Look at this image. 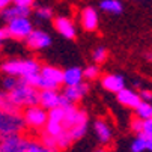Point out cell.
<instances>
[{
    "label": "cell",
    "mask_w": 152,
    "mask_h": 152,
    "mask_svg": "<svg viewBox=\"0 0 152 152\" xmlns=\"http://www.w3.org/2000/svg\"><path fill=\"white\" fill-rule=\"evenodd\" d=\"M11 99L20 107H30L39 104V89H36L35 86L26 83V81H18L17 86L8 92Z\"/></svg>",
    "instance_id": "1"
},
{
    "label": "cell",
    "mask_w": 152,
    "mask_h": 152,
    "mask_svg": "<svg viewBox=\"0 0 152 152\" xmlns=\"http://www.w3.org/2000/svg\"><path fill=\"white\" fill-rule=\"evenodd\" d=\"M0 68L8 75H15L18 78H23L26 75L39 72L41 65L35 59H11L3 62Z\"/></svg>",
    "instance_id": "2"
},
{
    "label": "cell",
    "mask_w": 152,
    "mask_h": 152,
    "mask_svg": "<svg viewBox=\"0 0 152 152\" xmlns=\"http://www.w3.org/2000/svg\"><path fill=\"white\" fill-rule=\"evenodd\" d=\"M26 129V124L21 113H5L0 112V139L21 134Z\"/></svg>",
    "instance_id": "3"
},
{
    "label": "cell",
    "mask_w": 152,
    "mask_h": 152,
    "mask_svg": "<svg viewBox=\"0 0 152 152\" xmlns=\"http://www.w3.org/2000/svg\"><path fill=\"white\" fill-rule=\"evenodd\" d=\"M23 119L26 124V128H32V129H42L48 119L47 116V110L44 107H41L39 104L36 105H30V107H24V113H23Z\"/></svg>",
    "instance_id": "4"
},
{
    "label": "cell",
    "mask_w": 152,
    "mask_h": 152,
    "mask_svg": "<svg viewBox=\"0 0 152 152\" xmlns=\"http://www.w3.org/2000/svg\"><path fill=\"white\" fill-rule=\"evenodd\" d=\"M8 33H9V38H14V39H24L33 29V24L32 21L29 20V17H17V18H12L8 21Z\"/></svg>",
    "instance_id": "5"
},
{
    "label": "cell",
    "mask_w": 152,
    "mask_h": 152,
    "mask_svg": "<svg viewBox=\"0 0 152 152\" xmlns=\"http://www.w3.org/2000/svg\"><path fill=\"white\" fill-rule=\"evenodd\" d=\"M65 108V116H63V128L69 129L71 126L74 125H78V124H88V113L81 108H77L74 104H69Z\"/></svg>",
    "instance_id": "6"
},
{
    "label": "cell",
    "mask_w": 152,
    "mask_h": 152,
    "mask_svg": "<svg viewBox=\"0 0 152 152\" xmlns=\"http://www.w3.org/2000/svg\"><path fill=\"white\" fill-rule=\"evenodd\" d=\"M24 41H26V45L32 50H44L50 47L51 44L50 35H47L42 30H36V29H32V32L24 38Z\"/></svg>",
    "instance_id": "7"
},
{
    "label": "cell",
    "mask_w": 152,
    "mask_h": 152,
    "mask_svg": "<svg viewBox=\"0 0 152 152\" xmlns=\"http://www.w3.org/2000/svg\"><path fill=\"white\" fill-rule=\"evenodd\" d=\"M27 139L23 134H12L0 139V152H24Z\"/></svg>",
    "instance_id": "8"
},
{
    "label": "cell",
    "mask_w": 152,
    "mask_h": 152,
    "mask_svg": "<svg viewBox=\"0 0 152 152\" xmlns=\"http://www.w3.org/2000/svg\"><path fill=\"white\" fill-rule=\"evenodd\" d=\"M89 91V86L86 83H78V84H74V86H65V91L62 92V95L66 98L71 104H75L78 102Z\"/></svg>",
    "instance_id": "9"
},
{
    "label": "cell",
    "mask_w": 152,
    "mask_h": 152,
    "mask_svg": "<svg viewBox=\"0 0 152 152\" xmlns=\"http://www.w3.org/2000/svg\"><path fill=\"white\" fill-rule=\"evenodd\" d=\"M101 84L105 91L118 94L121 89L125 88V77L121 75V74H107V75L102 77Z\"/></svg>",
    "instance_id": "10"
},
{
    "label": "cell",
    "mask_w": 152,
    "mask_h": 152,
    "mask_svg": "<svg viewBox=\"0 0 152 152\" xmlns=\"http://www.w3.org/2000/svg\"><path fill=\"white\" fill-rule=\"evenodd\" d=\"M54 29L63 38H66V39H74L75 38V33H77L74 23L68 17H57L54 20Z\"/></svg>",
    "instance_id": "11"
},
{
    "label": "cell",
    "mask_w": 152,
    "mask_h": 152,
    "mask_svg": "<svg viewBox=\"0 0 152 152\" xmlns=\"http://www.w3.org/2000/svg\"><path fill=\"white\" fill-rule=\"evenodd\" d=\"M30 12H32V8H29V6H20V5L11 3L9 6H6L5 9L0 11V18L5 21H9V20L17 18V17H29Z\"/></svg>",
    "instance_id": "12"
},
{
    "label": "cell",
    "mask_w": 152,
    "mask_h": 152,
    "mask_svg": "<svg viewBox=\"0 0 152 152\" xmlns=\"http://www.w3.org/2000/svg\"><path fill=\"white\" fill-rule=\"evenodd\" d=\"M116 96H118V101H119L122 105L129 107V108H136V107L142 102L140 95L136 94L133 89H128V88L121 89V91L116 94Z\"/></svg>",
    "instance_id": "13"
},
{
    "label": "cell",
    "mask_w": 152,
    "mask_h": 152,
    "mask_svg": "<svg viewBox=\"0 0 152 152\" xmlns=\"http://www.w3.org/2000/svg\"><path fill=\"white\" fill-rule=\"evenodd\" d=\"M98 23H99V18H98V12L88 6L81 11V24L84 27V30L88 32H94L98 29Z\"/></svg>",
    "instance_id": "14"
},
{
    "label": "cell",
    "mask_w": 152,
    "mask_h": 152,
    "mask_svg": "<svg viewBox=\"0 0 152 152\" xmlns=\"http://www.w3.org/2000/svg\"><path fill=\"white\" fill-rule=\"evenodd\" d=\"M60 104V94L57 91H39V105L44 107L45 110H50L53 107H57Z\"/></svg>",
    "instance_id": "15"
},
{
    "label": "cell",
    "mask_w": 152,
    "mask_h": 152,
    "mask_svg": "<svg viewBox=\"0 0 152 152\" xmlns=\"http://www.w3.org/2000/svg\"><path fill=\"white\" fill-rule=\"evenodd\" d=\"M83 81V69L78 66H71L63 71V78H62V84L65 86H74Z\"/></svg>",
    "instance_id": "16"
},
{
    "label": "cell",
    "mask_w": 152,
    "mask_h": 152,
    "mask_svg": "<svg viewBox=\"0 0 152 152\" xmlns=\"http://www.w3.org/2000/svg\"><path fill=\"white\" fill-rule=\"evenodd\" d=\"M94 128H95V133H96L98 140H99L102 145L110 143V140H112V128L108 126L107 122H104L102 119H98V121L94 124Z\"/></svg>",
    "instance_id": "17"
},
{
    "label": "cell",
    "mask_w": 152,
    "mask_h": 152,
    "mask_svg": "<svg viewBox=\"0 0 152 152\" xmlns=\"http://www.w3.org/2000/svg\"><path fill=\"white\" fill-rule=\"evenodd\" d=\"M39 74L42 77H45L51 81H54L56 84H62V78H63V71L56 68V66H51V65H44V66L39 68Z\"/></svg>",
    "instance_id": "18"
},
{
    "label": "cell",
    "mask_w": 152,
    "mask_h": 152,
    "mask_svg": "<svg viewBox=\"0 0 152 152\" xmlns=\"http://www.w3.org/2000/svg\"><path fill=\"white\" fill-rule=\"evenodd\" d=\"M0 112H5V113H21V108L11 99L9 94L5 92H0Z\"/></svg>",
    "instance_id": "19"
},
{
    "label": "cell",
    "mask_w": 152,
    "mask_h": 152,
    "mask_svg": "<svg viewBox=\"0 0 152 152\" xmlns=\"http://www.w3.org/2000/svg\"><path fill=\"white\" fill-rule=\"evenodd\" d=\"M99 8L108 14H121L124 11V5L121 0H101Z\"/></svg>",
    "instance_id": "20"
},
{
    "label": "cell",
    "mask_w": 152,
    "mask_h": 152,
    "mask_svg": "<svg viewBox=\"0 0 152 152\" xmlns=\"http://www.w3.org/2000/svg\"><path fill=\"white\" fill-rule=\"evenodd\" d=\"M54 139H56V145H57V149H59V151L69 148V146H71V143L74 142V140H72V137H71L69 129H66V128H63V129H62V131H60Z\"/></svg>",
    "instance_id": "21"
},
{
    "label": "cell",
    "mask_w": 152,
    "mask_h": 152,
    "mask_svg": "<svg viewBox=\"0 0 152 152\" xmlns=\"http://www.w3.org/2000/svg\"><path fill=\"white\" fill-rule=\"evenodd\" d=\"M24 152H59V151L47 148L45 145H42L38 140H29L27 139V143L24 146Z\"/></svg>",
    "instance_id": "22"
},
{
    "label": "cell",
    "mask_w": 152,
    "mask_h": 152,
    "mask_svg": "<svg viewBox=\"0 0 152 152\" xmlns=\"http://www.w3.org/2000/svg\"><path fill=\"white\" fill-rule=\"evenodd\" d=\"M136 116L140 118V119H148V118H152V102H148V101H142L136 108Z\"/></svg>",
    "instance_id": "23"
},
{
    "label": "cell",
    "mask_w": 152,
    "mask_h": 152,
    "mask_svg": "<svg viewBox=\"0 0 152 152\" xmlns=\"http://www.w3.org/2000/svg\"><path fill=\"white\" fill-rule=\"evenodd\" d=\"M62 129H63V125H62L60 122H56V121H50V119H47L44 128H42V131L47 133V134H50V136H53V137H56V136L62 131Z\"/></svg>",
    "instance_id": "24"
},
{
    "label": "cell",
    "mask_w": 152,
    "mask_h": 152,
    "mask_svg": "<svg viewBox=\"0 0 152 152\" xmlns=\"http://www.w3.org/2000/svg\"><path fill=\"white\" fill-rule=\"evenodd\" d=\"M86 131H88V124H78V125H74L69 128V133H71V137L74 142L83 139Z\"/></svg>",
    "instance_id": "25"
},
{
    "label": "cell",
    "mask_w": 152,
    "mask_h": 152,
    "mask_svg": "<svg viewBox=\"0 0 152 152\" xmlns=\"http://www.w3.org/2000/svg\"><path fill=\"white\" fill-rule=\"evenodd\" d=\"M146 146H148V139L143 134H137V137L131 143V152H145Z\"/></svg>",
    "instance_id": "26"
},
{
    "label": "cell",
    "mask_w": 152,
    "mask_h": 152,
    "mask_svg": "<svg viewBox=\"0 0 152 152\" xmlns=\"http://www.w3.org/2000/svg\"><path fill=\"white\" fill-rule=\"evenodd\" d=\"M18 81H20L18 77H15V75H8V74H6V77H5L3 81H2V88H3V91L9 92V91H12L15 86H17Z\"/></svg>",
    "instance_id": "27"
},
{
    "label": "cell",
    "mask_w": 152,
    "mask_h": 152,
    "mask_svg": "<svg viewBox=\"0 0 152 152\" xmlns=\"http://www.w3.org/2000/svg\"><path fill=\"white\" fill-rule=\"evenodd\" d=\"M98 77H99V66H96V65H91L86 69H83V78L96 80Z\"/></svg>",
    "instance_id": "28"
},
{
    "label": "cell",
    "mask_w": 152,
    "mask_h": 152,
    "mask_svg": "<svg viewBox=\"0 0 152 152\" xmlns=\"http://www.w3.org/2000/svg\"><path fill=\"white\" fill-rule=\"evenodd\" d=\"M92 59H94V62L96 65L105 62V59H107V50L104 47H96L94 50V53H92Z\"/></svg>",
    "instance_id": "29"
},
{
    "label": "cell",
    "mask_w": 152,
    "mask_h": 152,
    "mask_svg": "<svg viewBox=\"0 0 152 152\" xmlns=\"http://www.w3.org/2000/svg\"><path fill=\"white\" fill-rule=\"evenodd\" d=\"M36 17L39 20H51L53 18V9L48 6H41L36 9Z\"/></svg>",
    "instance_id": "30"
},
{
    "label": "cell",
    "mask_w": 152,
    "mask_h": 152,
    "mask_svg": "<svg viewBox=\"0 0 152 152\" xmlns=\"http://www.w3.org/2000/svg\"><path fill=\"white\" fill-rule=\"evenodd\" d=\"M41 143H42V145H45L47 148H51V149L59 151V149H57V145H56V139H54L53 136L44 133V131H42V134H41Z\"/></svg>",
    "instance_id": "31"
},
{
    "label": "cell",
    "mask_w": 152,
    "mask_h": 152,
    "mask_svg": "<svg viewBox=\"0 0 152 152\" xmlns=\"http://www.w3.org/2000/svg\"><path fill=\"white\" fill-rule=\"evenodd\" d=\"M140 134H143L148 140L152 139V118H148V119L143 121V128H142Z\"/></svg>",
    "instance_id": "32"
},
{
    "label": "cell",
    "mask_w": 152,
    "mask_h": 152,
    "mask_svg": "<svg viewBox=\"0 0 152 152\" xmlns=\"http://www.w3.org/2000/svg\"><path fill=\"white\" fill-rule=\"evenodd\" d=\"M129 126H131V131L136 133V134H140L142 133V128H143V119L134 116L131 119V124H129Z\"/></svg>",
    "instance_id": "33"
},
{
    "label": "cell",
    "mask_w": 152,
    "mask_h": 152,
    "mask_svg": "<svg viewBox=\"0 0 152 152\" xmlns=\"http://www.w3.org/2000/svg\"><path fill=\"white\" fill-rule=\"evenodd\" d=\"M140 99L142 101H148V102H152V91H149V89H143V91H140Z\"/></svg>",
    "instance_id": "34"
},
{
    "label": "cell",
    "mask_w": 152,
    "mask_h": 152,
    "mask_svg": "<svg viewBox=\"0 0 152 152\" xmlns=\"http://www.w3.org/2000/svg\"><path fill=\"white\" fill-rule=\"evenodd\" d=\"M14 5H20V6H29L32 8L33 6V0H12Z\"/></svg>",
    "instance_id": "35"
},
{
    "label": "cell",
    "mask_w": 152,
    "mask_h": 152,
    "mask_svg": "<svg viewBox=\"0 0 152 152\" xmlns=\"http://www.w3.org/2000/svg\"><path fill=\"white\" fill-rule=\"evenodd\" d=\"M9 38V33H8V29L6 27H0V42H3L5 39Z\"/></svg>",
    "instance_id": "36"
},
{
    "label": "cell",
    "mask_w": 152,
    "mask_h": 152,
    "mask_svg": "<svg viewBox=\"0 0 152 152\" xmlns=\"http://www.w3.org/2000/svg\"><path fill=\"white\" fill-rule=\"evenodd\" d=\"M69 104H71V102L60 94V104H59V105H60V107H66V105H69Z\"/></svg>",
    "instance_id": "37"
},
{
    "label": "cell",
    "mask_w": 152,
    "mask_h": 152,
    "mask_svg": "<svg viewBox=\"0 0 152 152\" xmlns=\"http://www.w3.org/2000/svg\"><path fill=\"white\" fill-rule=\"evenodd\" d=\"M12 3V0H0V11L5 9L6 6H9Z\"/></svg>",
    "instance_id": "38"
},
{
    "label": "cell",
    "mask_w": 152,
    "mask_h": 152,
    "mask_svg": "<svg viewBox=\"0 0 152 152\" xmlns=\"http://www.w3.org/2000/svg\"><path fill=\"white\" fill-rule=\"evenodd\" d=\"M146 151L152 152V139H149V140H148V146H146Z\"/></svg>",
    "instance_id": "39"
},
{
    "label": "cell",
    "mask_w": 152,
    "mask_h": 152,
    "mask_svg": "<svg viewBox=\"0 0 152 152\" xmlns=\"http://www.w3.org/2000/svg\"><path fill=\"white\" fill-rule=\"evenodd\" d=\"M146 59H148V60H152V53H148V54H146Z\"/></svg>",
    "instance_id": "40"
},
{
    "label": "cell",
    "mask_w": 152,
    "mask_h": 152,
    "mask_svg": "<svg viewBox=\"0 0 152 152\" xmlns=\"http://www.w3.org/2000/svg\"><path fill=\"white\" fill-rule=\"evenodd\" d=\"M96 152H105V151H102V149H101V151H96Z\"/></svg>",
    "instance_id": "41"
},
{
    "label": "cell",
    "mask_w": 152,
    "mask_h": 152,
    "mask_svg": "<svg viewBox=\"0 0 152 152\" xmlns=\"http://www.w3.org/2000/svg\"><path fill=\"white\" fill-rule=\"evenodd\" d=\"M0 48H2V42H0Z\"/></svg>",
    "instance_id": "42"
}]
</instances>
